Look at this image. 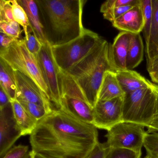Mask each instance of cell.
Masks as SVG:
<instances>
[{"label": "cell", "mask_w": 158, "mask_h": 158, "mask_svg": "<svg viewBox=\"0 0 158 158\" xmlns=\"http://www.w3.org/2000/svg\"><path fill=\"white\" fill-rule=\"evenodd\" d=\"M32 150L48 158H87L99 142L98 128L55 109L30 135Z\"/></svg>", "instance_id": "1"}, {"label": "cell", "mask_w": 158, "mask_h": 158, "mask_svg": "<svg viewBox=\"0 0 158 158\" xmlns=\"http://www.w3.org/2000/svg\"><path fill=\"white\" fill-rule=\"evenodd\" d=\"M46 40L51 46L68 43L80 36L84 0H36Z\"/></svg>", "instance_id": "2"}, {"label": "cell", "mask_w": 158, "mask_h": 158, "mask_svg": "<svg viewBox=\"0 0 158 158\" xmlns=\"http://www.w3.org/2000/svg\"><path fill=\"white\" fill-rule=\"evenodd\" d=\"M110 44L102 39L87 55L66 72L75 80L93 108L98 102L104 74L113 71L110 60Z\"/></svg>", "instance_id": "3"}, {"label": "cell", "mask_w": 158, "mask_h": 158, "mask_svg": "<svg viewBox=\"0 0 158 158\" xmlns=\"http://www.w3.org/2000/svg\"><path fill=\"white\" fill-rule=\"evenodd\" d=\"M158 96V85L126 94L123 105V122L148 127L156 114Z\"/></svg>", "instance_id": "4"}, {"label": "cell", "mask_w": 158, "mask_h": 158, "mask_svg": "<svg viewBox=\"0 0 158 158\" xmlns=\"http://www.w3.org/2000/svg\"><path fill=\"white\" fill-rule=\"evenodd\" d=\"M0 58L15 71H19L34 80L49 97L48 89L38 61L27 49L24 38L14 40L7 48L0 50Z\"/></svg>", "instance_id": "5"}, {"label": "cell", "mask_w": 158, "mask_h": 158, "mask_svg": "<svg viewBox=\"0 0 158 158\" xmlns=\"http://www.w3.org/2000/svg\"><path fill=\"white\" fill-rule=\"evenodd\" d=\"M59 80L61 93L60 109L77 120L92 124L93 108L75 80L60 70Z\"/></svg>", "instance_id": "6"}, {"label": "cell", "mask_w": 158, "mask_h": 158, "mask_svg": "<svg viewBox=\"0 0 158 158\" xmlns=\"http://www.w3.org/2000/svg\"><path fill=\"white\" fill-rule=\"evenodd\" d=\"M102 38L85 28L77 38L66 44L52 46L53 59L60 70L66 72L87 55Z\"/></svg>", "instance_id": "7"}, {"label": "cell", "mask_w": 158, "mask_h": 158, "mask_svg": "<svg viewBox=\"0 0 158 158\" xmlns=\"http://www.w3.org/2000/svg\"><path fill=\"white\" fill-rule=\"evenodd\" d=\"M144 127L134 123L121 122L107 131L105 143L109 148L141 152L148 134Z\"/></svg>", "instance_id": "8"}, {"label": "cell", "mask_w": 158, "mask_h": 158, "mask_svg": "<svg viewBox=\"0 0 158 158\" xmlns=\"http://www.w3.org/2000/svg\"><path fill=\"white\" fill-rule=\"evenodd\" d=\"M37 60L48 89L50 99L56 109H60L61 104L60 69L53 59L52 46L48 42L42 45Z\"/></svg>", "instance_id": "9"}, {"label": "cell", "mask_w": 158, "mask_h": 158, "mask_svg": "<svg viewBox=\"0 0 158 158\" xmlns=\"http://www.w3.org/2000/svg\"><path fill=\"white\" fill-rule=\"evenodd\" d=\"M124 97L107 101H98L93 108L92 124L98 129L107 131L123 122Z\"/></svg>", "instance_id": "10"}, {"label": "cell", "mask_w": 158, "mask_h": 158, "mask_svg": "<svg viewBox=\"0 0 158 158\" xmlns=\"http://www.w3.org/2000/svg\"><path fill=\"white\" fill-rule=\"evenodd\" d=\"M15 75L17 100L33 102L43 106L49 113L52 111L54 109L48 96L34 80L19 71H15Z\"/></svg>", "instance_id": "11"}, {"label": "cell", "mask_w": 158, "mask_h": 158, "mask_svg": "<svg viewBox=\"0 0 158 158\" xmlns=\"http://www.w3.org/2000/svg\"><path fill=\"white\" fill-rule=\"evenodd\" d=\"M23 136L14 116L11 103L0 109V157L2 158Z\"/></svg>", "instance_id": "12"}, {"label": "cell", "mask_w": 158, "mask_h": 158, "mask_svg": "<svg viewBox=\"0 0 158 158\" xmlns=\"http://www.w3.org/2000/svg\"><path fill=\"white\" fill-rule=\"evenodd\" d=\"M131 33L121 32L110 44V57L114 72L126 70V59Z\"/></svg>", "instance_id": "13"}, {"label": "cell", "mask_w": 158, "mask_h": 158, "mask_svg": "<svg viewBox=\"0 0 158 158\" xmlns=\"http://www.w3.org/2000/svg\"><path fill=\"white\" fill-rule=\"evenodd\" d=\"M112 24L114 27L121 32L140 34L143 31L144 26L141 0L139 4L134 6Z\"/></svg>", "instance_id": "14"}, {"label": "cell", "mask_w": 158, "mask_h": 158, "mask_svg": "<svg viewBox=\"0 0 158 158\" xmlns=\"http://www.w3.org/2000/svg\"><path fill=\"white\" fill-rule=\"evenodd\" d=\"M115 73L118 82L125 95L141 89L155 87L157 86L156 84L150 82L133 70H118Z\"/></svg>", "instance_id": "15"}, {"label": "cell", "mask_w": 158, "mask_h": 158, "mask_svg": "<svg viewBox=\"0 0 158 158\" xmlns=\"http://www.w3.org/2000/svg\"><path fill=\"white\" fill-rule=\"evenodd\" d=\"M18 2L24 9L27 14L30 29L33 35L39 40L42 45L47 43L48 42L45 37L36 1L33 0H19Z\"/></svg>", "instance_id": "16"}, {"label": "cell", "mask_w": 158, "mask_h": 158, "mask_svg": "<svg viewBox=\"0 0 158 158\" xmlns=\"http://www.w3.org/2000/svg\"><path fill=\"white\" fill-rule=\"evenodd\" d=\"M114 72L108 71L104 74L98 93V101H107L124 97Z\"/></svg>", "instance_id": "17"}, {"label": "cell", "mask_w": 158, "mask_h": 158, "mask_svg": "<svg viewBox=\"0 0 158 158\" xmlns=\"http://www.w3.org/2000/svg\"><path fill=\"white\" fill-rule=\"evenodd\" d=\"M152 18L148 41L145 47L147 65L158 56V0H152Z\"/></svg>", "instance_id": "18"}, {"label": "cell", "mask_w": 158, "mask_h": 158, "mask_svg": "<svg viewBox=\"0 0 158 158\" xmlns=\"http://www.w3.org/2000/svg\"><path fill=\"white\" fill-rule=\"evenodd\" d=\"M144 46L140 34H131L126 59V68L132 70L143 61Z\"/></svg>", "instance_id": "19"}, {"label": "cell", "mask_w": 158, "mask_h": 158, "mask_svg": "<svg viewBox=\"0 0 158 158\" xmlns=\"http://www.w3.org/2000/svg\"><path fill=\"white\" fill-rule=\"evenodd\" d=\"M14 116L21 128L23 136L30 135L36 127L38 122L23 107L17 99L11 101Z\"/></svg>", "instance_id": "20"}, {"label": "cell", "mask_w": 158, "mask_h": 158, "mask_svg": "<svg viewBox=\"0 0 158 158\" xmlns=\"http://www.w3.org/2000/svg\"><path fill=\"white\" fill-rule=\"evenodd\" d=\"M0 86L8 94L11 101L16 99L17 87L15 71L1 58H0Z\"/></svg>", "instance_id": "21"}, {"label": "cell", "mask_w": 158, "mask_h": 158, "mask_svg": "<svg viewBox=\"0 0 158 158\" xmlns=\"http://www.w3.org/2000/svg\"><path fill=\"white\" fill-rule=\"evenodd\" d=\"M10 2L14 19L15 22L23 27L25 34L24 39L27 40L28 34L31 33L28 30L29 28L30 30L31 29L27 14L24 9L18 3V1L10 0Z\"/></svg>", "instance_id": "22"}, {"label": "cell", "mask_w": 158, "mask_h": 158, "mask_svg": "<svg viewBox=\"0 0 158 158\" xmlns=\"http://www.w3.org/2000/svg\"><path fill=\"white\" fill-rule=\"evenodd\" d=\"M141 6L144 21L143 35L146 44L148 41L152 22V0H141Z\"/></svg>", "instance_id": "23"}, {"label": "cell", "mask_w": 158, "mask_h": 158, "mask_svg": "<svg viewBox=\"0 0 158 158\" xmlns=\"http://www.w3.org/2000/svg\"><path fill=\"white\" fill-rule=\"evenodd\" d=\"M27 113L38 122L43 119L49 113L43 106L36 103L18 100Z\"/></svg>", "instance_id": "24"}, {"label": "cell", "mask_w": 158, "mask_h": 158, "mask_svg": "<svg viewBox=\"0 0 158 158\" xmlns=\"http://www.w3.org/2000/svg\"><path fill=\"white\" fill-rule=\"evenodd\" d=\"M142 152L124 148H109L105 158H141Z\"/></svg>", "instance_id": "25"}, {"label": "cell", "mask_w": 158, "mask_h": 158, "mask_svg": "<svg viewBox=\"0 0 158 158\" xmlns=\"http://www.w3.org/2000/svg\"><path fill=\"white\" fill-rule=\"evenodd\" d=\"M143 147L147 154L154 156L158 155V132L148 133Z\"/></svg>", "instance_id": "26"}, {"label": "cell", "mask_w": 158, "mask_h": 158, "mask_svg": "<svg viewBox=\"0 0 158 158\" xmlns=\"http://www.w3.org/2000/svg\"><path fill=\"white\" fill-rule=\"evenodd\" d=\"M0 28L1 32L15 40L21 39V34L23 30H22L20 25L15 21L10 23L0 22Z\"/></svg>", "instance_id": "27"}, {"label": "cell", "mask_w": 158, "mask_h": 158, "mask_svg": "<svg viewBox=\"0 0 158 158\" xmlns=\"http://www.w3.org/2000/svg\"><path fill=\"white\" fill-rule=\"evenodd\" d=\"M135 5H127L110 9L102 13L104 19L111 23L120 18Z\"/></svg>", "instance_id": "28"}, {"label": "cell", "mask_w": 158, "mask_h": 158, "mask_svg": "<svg viewBox=\"0 0 158 158\" xmlns=\"http://www.w3.org/2000/svg\"><path fill=\"white\" fill-rule=\"evenodd\" d=\"M140 2V0H108L102 4L100 12L102 14L108 10L115 7L137 5Z\"/></svg>", "instance_id": "29"}, {"label": "cell", "mask_w": 158, "mask_h": 158, "mask_svg": "<svg viewBox=\"0 0 158 158\" xmlns=\"http://www.w3.org/2000/svg\"><path fill=\"white\" fill-rule=\"evenodd\" d=\"M14 21L10 0H0V22L10 23Z\"/></svg>", "instance_id": "30"}, {"label": "cell", "mask_w": 158, "mask_h": 158, "mask_svg": "<svg viewBox=\"0 0 158 158\" xmlns=\"http://www.w3.org/2000/svg\"><path fill=\"white\" fill-rule=\"evenodd\" d=\"M28 149V146L22 144L14 146L2 158H23L29 152Z\"/></svg>", "instance_id": "31"}, {"label": "cell", "mask_w": 158, "mask_h": 158, "mask_svg": "<svg viewBox=\"0 0 158 158\" xmlns=\"http://www.w3.org/2000/svg\"><path fill=\"white\" fill-rule=\"evenodd\" d=\"M26 46L29 51L37 58L39 52L41 49L42 44L38 39L33 34L29 33L28 39L25 40Z\"/></svg>", "instance_id": "32"}, {"label": "cell", "mask_w": 158, "mask_h": 158, "mask_svg": "<svg viewBox=\"0 0 158 158\" xmlns=\"http://www.w3.org/2000/svg\"><path fill=\"white\" fill-rule=\"evenodd\" d=\"M109 148L106 143L99 142L87 158H105Z\"/></svg>", "instance_id": "33"}, {"label": "cell", "mask_w": 158, "mask_h": 158, "mask_svg": "<svg viewBox=\"0 0 158 158\" xmlns=\"http://www.w3.org/2000/svg\"><path fill=\"white\" fill-rule=\"evenodd\" d=\"M14 39L11 37L9 36L6 34L1 31L0 35V44H1V49L0 50L4 49L10 47L12 43L15 40Z\"/></svg>", "instance_id": "34"}, {"label": "cell", "mask_w": 158, "mask_h": 158, "mask_svg": "<svg viewBox=\"0 0 158 158\" xmlns=\"http://www.w3.org/2000/svg\"><path fill=\"white\" fill-rule=\"evenodd\" d=\"M147 71L151 78H153L158 73V56L148 65H147Z\"/></svg>", "instance_id": "35"}, {"label": "cell", "mask_w": 158, "mask_h": 158, "mask_svg": "<svg viewBox=\"0 0 158 158\" xmlns=\"http://www.w3.org/2000/svg\"><path fill=\"white\" fill-rule=\"evenodd\" d=\"M11 103V99L8 94L1 88L0 89V109L4 108Z\"/></svg>", "instance_id": "36"}, {"label": "cell", "mask_w": 158, "mask_h": 158, "mask_svg": "<svg viewBox=\"0 0 158 158\" xmlns=\"http://www.w3.org/2000/svg\"><path fill=\"white\" fill-rule=\"evenodd\" d=\"M148 133H152V132H158V96L157 99V109H156V114L154 119L152 123L148 127Z\"/></svg>", "instance_id": "37"}, {"label": "cell", "mask_w": 158, "mask_h": 158, "mask_svg": "<svg viewBox=\"0 0 158 158\" xmlns=\"http://www.w3.org/2000/svg\"><path fill=\"white\" fill-rule=\"evenodd\" d=\"M34 158V152L33 151H29L27 152L25 156L23 158Z\"/></svg>", "instance_id": "38"}, {"label": "cell", "mask_w": 158, "mask_h": 158, "mask_svg": "<svg viewBox=\"0 0 158 158\" xmlns=\"http://www.w3.org/2000/svg\"><path fill=\"white\" fill-rule=\"evenodd\" d=\"M152 81L155 84H158V73L153 77L152 78Z\"/></svg>", "instance_id": "39"}, {"label": "cell", "mask_w": 158, "mask_h": 158, "mask_svg": "<svg viewBox=\"0 0 158 158\" xmlns=\"http://www.w3.org/2000/svg\"><path fill=\"white\" fill-rule=\"evenodd\" d=\"M34 158H48L45 156H42L40 154H38V153H35L34 152Z\"/></svg>", "instance_id": "40"}, {"label": "cell", "mask_w": 158, "mask_h": 158, "mask_svg": "<svg viewBox=\"0 0 158 158\" xmlns=\"http://www.w3.org/2000/svg\"><path fill=\"white\" fill-rule=\"evenodd\" d=\"M144 158H156L153 156H152V155H149V154H147L146 156L144 157Z\"/></svg>", "instance_id": "41"}, {"label": "cell", "mask_w": 158, "mask_h": 158, "mask_svg": "<svg viewBox=\"0 0 158 158\" xmlns=\"http://www.w3.org/2000/svg\"><path fill=\"white\" fill-rule=\"evenodd\" d=\"M154 157L156 158H158V155H157V156H154Z\"/></svg>", "instance_id": "42"}]
</instances>
